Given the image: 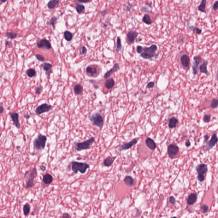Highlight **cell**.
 Here are the masks:
<instances>
[{
	"label": "cell",
	"mask_w": 218,
	"mask_h": 218,
	"mask_svg": "<svg viewBox=\"0 0 218 218\" xmlns=\"http://www.w3.org/2000/svg\"><path fill=\"white\" fill-rule=\"evenodd\" d=\"M157 50V47L155 44H152L150 47H144L140 56L143 59H150L155 56Z\"/></svg>",
	"instance_id": "6da1fadb"
},
{
	"label": "cell",
	"mask_w": 218,
	"mask_h": 218,
	"mask_svg": "<svg viewBox=\"0 0 218 218\" xmlns=\"http://www.w3.org/2000/svg\"><path fill=\"white\" fill-rule=\"evenodd\" d=\"M88 164L85 163L79 162L77 161H72V170L75 173H77L78 171L82 174L85 173L87 169L90 168Z\"/></svg>",
	"instance_id": "7a4b0ae2"
},
{
	"label": "cell",
	"mask_w": 218,
	"mask_h": 218,
	"mask_svg": "<svg viewBox=\"0 0 218 218\" xmlns=\"http://www.w3.org/2000/svg\"><path fill=\"white\" fill-rule=\"evenodd\" d=\"M47 138L45 135L39 134L38 137L33 141L34 148L36 150H41L44 149L46 146Z\"/></svg>",
	"instance_id": "3957f363"
},
{
	"label": "cell",
	"mask_w": 218,
	"mask_h": 218,
	"mask_svg": "<svg viewBox=\"0 0 218 218\" xmlns=\"http://www.w3.org/2000/svg\"><path fill=\"white\" fill-rule=\"evenodd\" d=\"M90 121L95 125L101 129L104 125V118L101 114L98 113H94L89 116Z\"/></svg>",
	"instance_id": "277c9868"
},
{
	"label": "cell",
	"mask_w": 218,
	"mask_h": 218,
	"mask_svg": "<svg viewBox=\"0 0 218 218\" xmlns=\"http://www.w3.org/2000/svg\"><path fill=\"white\" fill-rule=\"evenodd\" d=\"M95 141V138L92 137L89 138L88 140H86L84 142L77 143L76 145L75 149L78 151H81L83 150L89 149L92 144Z\"/></svg>",
	"instance_id": "5b68a950"
},
{
	"label": "cell",
	"mask_w": 218,
	"mask_h": 218,
	"mask_svg": "<svg viewBox=\"0 0 218 218\" xmlns=\"http://www.w3.org/2000/svg\"><path fill=\"white\" fill-rule=\"evenodd\" d=\"M196 170L198 173L197 177L198 180L200 182H202L205 180L204 174L208 171V166L205 164H200L196 167Z\"/></svg>",
	"instance_id": "8992f818"
},
{
	"label": "cell",
	"mask_w": 218,
	"mask_h": 218,
	"mask_svg": "<svg viewBox=\"0 0 218 218\" xmlns=\"http://www.w3.org/2000/svg\"><path fill=\"white\" fill-rule=\"evenodd\" d=\"M36 175H37V170L36 168L35 167L31 171L30 174L29 175V177L26 182V187H25L26 189L31 188L35 185L34 183V180L36 177Z\"/></svg>",
	"instance_id": "52a82bcc"
},
{
	"label": "cell",
	"mask_w": 218,
	"mask_h": 218,
	"mask_svg": "<svg viewBox=\"0 0 218 218\" xmlns=\"http://www.w3.org/2000/svg\"><path fill=\"white\" fill-rule=\"evenodd\" d=\"M52 109V107L47 103L42 104L36 109L35 113L37 115L41 114L43 113L48 112Z\"/></svg>",
	"instance_id": "ba28073f"
},
{
	"label": "cell",
	"mask_w": 218,
	"mask_h": 218,
	"mask_svg": "<svg viewBox=\"0 0 218 218\" xmlns=\"http://www.w3.org/2000/svg\"><path fill=\"white\" fill-rule=\"evenodd\" d=\"M137 142H138V140L136 138H134L129 142L125 143V144L122 145V146H121L119 148L118 150L119 151H125V150H128L129 148H130L133 145L136 144Z\"/></svg>",
	"instance_id": "9c48e42d"
},
{
	"label": "cell",
	"mask_w": 218,
	"mask_h": 218,
	"mask_svg": "<svg viewBox=\"0 0 218 218\" xmlns=\"http://www.w3.org/2000/svg\"><path fill=\"white\" fill-rule=\"evenodd\" d=\"M179 151V148L175 144H172L168 147L167 153L169 156L171 157L176 156Z\"/></svg>",
	"instance_id": "30bf717a"
},
{
	"label": "cell",
	"mask_w": 218,
	"mask_h": 218,
	"mask_svg": "<svg viewBox=\"0 0 218 218\" xmlns=\"http://www.w3.org/2000/svg\"><path fill=\"white\" fill-rule=\"evenodd\" d=\"M194 62L192 63V68L193 71V74L194 76L198 74V66L200 63V61L201 60V58L199 56H195L193 57Z\"/></svg>",
	"instance_id": "8fae6325"
},
{
	"label": "cell",
	"mask_w": 218,
	"mask_h": 218,
	"mask_svg": "<svg viewBox=\"0 0 218 218\" xmlns=\"http://www.w3.org/2000/svg\"><path fill=\"white\" fill-rule=\"evenodd\" d=\"M138 33L135 30H130L126 34V37L129 44H132L137 38Z\"/></svg>",
	"instance_id": "7c38bea8"
},
{
	"label": "cell",
	"mask_w": 218,
	"mask_h": 218,
	"mask_svg": "<svg viewBox=\"0 0 218 218\" xmlns=\"http://www.w3.org/2000/svg\"><path fill=\"white\" fill-rule=\"evenodd\" d=\"M37 47L39 48L50 50L51 48V45L48 40L46 39H42L38 42Z\"/></svg>",
	"instance_id": "4fadbf2b"
},
{
	"label": "cell",
	"mask_w": 218,
	"mask_h": 218,
	"mask_svg": "<svg viewBox=\"0 0 218 218\" xmlns=\"http://www.w3.org/2000/svg\"><path fill=\"white\" fill-rule=\"evenodd\" d=\"M217 141H218V138L217 137V134L214 133L212 135L211 140L207 141L206 143V146L208 149H211L213 148L214 146H215V144H217Z\"/></svg>",
	"instance_id": "5bb4252c"
},
{
	"label": "cell",
	"mask_w": 218,
	"mask_h": 218,
	"mask_svg": "<svg viewBox=\"0 0 218 218\" xmlns=\"http://www.w3.org/2000/svg\"><path fill=\"white\" fill-rule=\"evenodd\" d=\"M181 62L182 66L185 68L188 67L190 63V59L187 55H183L181 58Z\"/></svg>",
	"instance_id": "9a60e30c"
},
{
	"label": "cell",
	"mask_w": 218,
	"mask_h": 218,
	"mask_svg": "<svg viewBox=\"0 0 218 218\" xmlns=\"http://www.w3.org/2000/svg\"><path fill=\"white\" fill-rule=\"evenodd\" d=\"M11 117L12 119L14 124L15 126H16L18 129H19L20 127V123L19 121V116L18 113H13L11 114Z\"/></svg>",
	"instance_id": "2e32d148"
},
{
	"label": "cell",
	"mask_w": 218,
	"mask_h": 218,
	"mask_svg": "<svg viewBox=\"0 0 218 218\" xmlns=\"http://www.w3.org/2000/svg\"><path fill=\"white\" fill-rule=\"evenodd\" d=\"M120 69V66L119 63H116L114 65V66H113L112 69H110V70L108 71L106 73L105 75H104V78H107L109 77H110V76L111 75V74H113V72H116L118 71Z\"/></svg>",
	"instance_id": "e0dca14e"
},
{
	"label": "cell",
	"mask_w": 218,
	"mask_h": 218,
	"mask_svg": "<svg viewBox=\"0 0 218 218\" xmlns=\"http://www.w3.org/2000/svg\"><path fill=\"white\" fill-rule=\"evenodd\" d=\"M197 199V194L196 193H191L188 196L187 202L188 205H192L196 202Z\"/></svg>",
	"instance_id": "ac0fdd59"
},
{
	"label": "cell",
	"mask_w": 218,
	"mask_h": 218,
	"mask_svg": "<svg viewBox=\"0 0 218 218\" xmlns=\"http://www.w3.org/2000/svg\"><path fill=\"white\" fill-rule=\"evenodd\" d=\"M145 143H146V145L148 146V148L151 150H154L156 147V144L155 143V141H154V140H153L152 138H148L146 139V141H145Z\"/></svg>",
	"instance_id": "d6986e66"
},
{
	"label": "cell",
	"mask_w": 218,
	"mask_h": 218,
	"mask_svg": "<svg viewBox=\"0 0 218 218\" xmlns=\"http://www.w3.org/2000/svg\"><path fill=\"white\" fill-rule=\"evenodd\" d=\"M116 158V157H108L104 160L103 164L106 167H110L112 165L115 160Z\"/></svg>",
	"instance_id": "ffe728a7"
},
{
	"label": "cell",
	"mask_w": 218,
	"mask_h": 218,
	"mask_svg": "<svg viewBox=\"0 0 218 218\" xmlns=\"http://www.w3.org/2000/svg\"><path fill=\"white\" fill-rule=\"evenodd\" d=\"M43 181L46 185H50L53 182V176L50 174L47 173L43 176Z\"/></svg>",
	"instance_id": "44dd1931"
},
{
	"label": "cell",
	"mask_w": 218,
	"mask_h": 218,
	"mask_svg": "<svg viewBox=\"0 0 218 218\" xmlns=\"http://www.w3.org/2000/svg\"><path fill=\"white\" fill-rule=\"evenodd\" d=\"M124 181L126 185L128 186L132 187L135 184L134 179L130 176H126L124 179Z\"/></svg>",
	"instance_id": "7402d4cb"
},
{
	"label": "cell",
	"mask_w": 218,
	"mask_h": 218,
	"mask_svg": "<svg viewBox=\"0 0 218 218\" xmlns=\"http://www.w3.org/2000/svg\"><path fill=\"white\" fill-rule=\"evenodd\" d=\"M208 62L207 61H205L203 62V63L199 67V70L201 72L205 74H208V70L207 69V65H208Z\"/></svg>",
	"instance_id": "603a6c76"
},
{
	"label": "cell",
	"mask_w": 218,
	"mask_h": 218,
	"mask_svg": "<svg viewBox=\"0 0 218 218\" xmlns=\"http://www.w3.org/2000/svg\"><path fill=\"white\" fill-rule=\"evenodd\" d=\"M178 120L177 119L173 117L170 119L169 122V127L170 128H173L176 127L177 124L178 123Z\"/></svg>",
	"instance_id": "cb8c5ba5"
},
{
	"label": "cell",
	"mask_w": 218,
	"mask_h": 218,
	"mask_svg": "<svg viewBox=\"0 0 218 218\" xmlns=\"http://www.w3.org/2000/svg\"><path fill=\"white\" fill-rule=\"evenodd\" d=\"M114 81L112 78L109 79L106 81L105 83V87H106L107 89H108V90L111 89L112 88H113L114 87Z\"/></svg>",
	"instance_id": "d4e9b609"
},
{
	"label": "cell",
	"mask_w": 218,
	"mask_h": 218,
	"mask_svg": "<svg viewBox=\"0 0 218 218\" xmlns=\"http://www.w3.org/2000/svg\"><path fill=\"white\" fill-rule=\"evenodd\" d=\"M206 0H202L200 4L198 6V10L199 11L205 13H206Z\"/></svg>",
	"instance_id": "484cf974"
},
{
	"label": "cell",
	"mask_w": 218,
	"mask_h": 218,
	"mask_svg": "<svg viewBox=\"0 0 218 218\" xmlns=\"http://www.w3.org/2000/svg\"><path fill=\"white\" fill-rule=\"evenodd\" d=\"M142 21L145 24H148V25H151L153 22V21L151 18V17L148 14L144 15V16H143V18H142Z\"/></svg>",
	"instance_id": "4316f807"
},
{
	"label": "cell",
	"mask_w": 218,
	"mask_h": 218,
	"mask_svg": "<svg viewBox=\"0 0 218 218\" xmlns=\"http://www.w3.org/2000/svg\"><path fill=\"white\" fill-rule=\"evenodd\" d=\"M83 87L79 84L76 85L74 88V91L76 95L81 94L83 91Z\"/></svg>",
	"instance_id": "83f0119b"
},
{
	"label": "cell",
	"mask_w": 218,
	"mask_h": 218,
	"mask_svg": "<svg viewBox=\"0 0 218 218\" xmlns=\"http://www.w3.org/2000/svg\"><path fill=\"white\" fill-rule=\"evenodd\" d=\"M30 206L29 203H26L23 207V212L25 216H27L30 213Z\"/></svg>",
	"instance_id": "f1b7e54d"
},
{
	"label": "cell",
	"mask_w": 218,
	"mask_h": 218,
	"mask_svg": "<svg viewBox=\"0 0 218 218\" xmlns=\"http://www.w3.org/2000/svg\"><path fill=\"white\" fill-rule=\"evenodd\" d=\"M59 0H56L50 1L47 4L48 8L50 9L54 8L59 3Z\"/></svg>",
	"instance_id": "f546056e"
},
{
	"label": "cell",
	"mask_w": 218,
	"mask_h": 218,
	"mask_svg": "<svg viewBox=\"0 0 218 218\" xmlns=\"http://www.w3.org/2000/svg\"><path fill=\"white\" fill-rule=\"evenodd\" d=\"M87 72L91 74V75H94L97 73V69L95 68H92L91 66H88L86 69Z\"/></svg>",
	"instance_id": "4dcf8cb0"
},
{
	"label": "cell",
	"mask_w": 218,
	"mask_h": 218,
	"mask_svg": "<svg viewBox=\"0 0 218 218\" xmlns=\"http://www.w3.org/2000/svg\"><path fill=\"white\" fill-rule=\"evenodd\" d=\"M64 35L65 38L66 40V41H70L72 38V34L71 32L66 31L64 32Z\"/></svg>",
	"instance_id": "1f68e13d"
},
{
	"label": "cell",
	"mask_w": 218,
	"mask_h": 218,
	"mask_svg": "<svg viewBox=\"0 0 218 218\" xmlns=\"http://www.w3.org/2000/svg\"><path fill=\"white\" fill-rule=\"evenodd\" d=\"M122 42H121V40L119 37H118L117 38V43H116V51L117 52H119L121 50H122Z\"/></svg>",
	"instance_id": "d6a6232c"
},
{
	"label": "cell",
	"mask_w": 218,
	"mask_h": 218,
	"mask_svg": "<svg viewBox=\"0 0 218 218\" xmlns=\"http://www.w3.org/2000/svg\"><path fill=\"white\" fill-rule=\"evenodd\" d=\"M84 8L85 7L83 5L79 3H77L76 4V10L78 13H81L84 10Z\"/></svg>",
	"instance_id": "836d02e7"
},
{
	"label": "cell",
	"mask_w": 218,
	"mask_h": 218,
	"mask_svg": "<svg viewBox=\"0 0 218 218\" xmlns=\"http://www.w3.org/2000/svg\"><path fill=\"white\" fill-rule=\"evenodd\" d=\"M27 74L28 76L30 78L34 77L36 74V72L35 69H28L27 71Z\"/></svg>",
	"instance_id": "e575fe53"
},
{
	"label": "cell",
	"mask_w": 218,
	"mask_h": 218,
	"mask_svg": "<svg viewBox=\"0 0 218 218\" xmlns=\"http://www.w3.org/2000/svg\"><path fill=\"white\" fill-rule=\"evenodd\" d=\"M42 66L44 70L46 71V72H49L52 67V65L50 63H44V64H42Z\"/></svg>",
	"instance_id": "d590c367"
},
{
	"label": "cell",
	"mask_w": 218,
	"mask_h": 218,
	"mask_svg": "<svg viewBox=\"0 0 218 218\" xmlns=\"http://www.w3.org/2000/svg\"><path fill=\"white\" fill-rule=\"evenodd\" d=\"M218 101L216 98H214L211 103V107L213 108H216L218 107Z\"/></svg>",
	"instance_id": "8d00e7d4"
},
{
	"label": "cell",
	"mask_w": 218,
	"mask_h": 218,
	"mask_svg": "<svg viewBox=\"0 0 218 218\" xmlns=\"http://www.w3.org/2000/svg\"><path fill=\"white\" fill-rule=\"evenodd\" d=\"M6 35L7 36L8 38H9L14 39L16 37L17 34L15 32H9L6 33Z\"/></svg>",
	"instance_id": "74e56055"
},
{
	"label": "cell",
	"mask_w": 218,
	"mask_h": 218,
	"mask_svg": "<svg viewBox=\"0 0 218 218\" xmlns=\"http://www.w3.org/2000/svg\"><path fill=\"white\" fill-rule=\"evenodd\" d=\"M200 208H201V210L202 211V212L203 213H205L208 212V211L209 207L207 205H205V204H202L200 207Z\"/></svg>",
	"instance_id": "f35d334b"
},
{
	"label": "cell",
	"mask_w": 218,
	"mask_h": 218,
	"mask_svg": "<svg viewBox=\"0 0 218 218\" xmlns=\"http://www.w3.org/2000/svg\"><path fill=\"white\" fill-rule=\"evenodd\" d=\"M56 21H57V18H56V17H53L51 18V19L50 20V21L47 22V24L52 25L53 26H54L55 24Z\"/></svg>",
	"instance_id": "ab89813d"
},
{
	"label": "cell",
	"mask_w": 218,
	"mask_h": 218,
	"mask_svg": "<svg viewBox=\"0 0 218 218\" xmlns=\"http://www.w3.org/2000/svg\"><path fill=\"white\" fill-rule=\"evenodd\" d=\"M211 116L209 115H206L203 117V121L205 122H209L211 121Z\"/></svg>",
	"instance_id": "60d3db41"
},
{
	"label": "cell",
	"mask_w": 218,
	"mask_h": 218,
	"mask_svg": "<svg viewBox=\"0 0 218 218\" xmlns=\"http://www.w3.org/2000/svg\"><path fill=\"white\" fill-rule=\"evenodd\" d=\"M35 57H36V58H37L38 60L40 61H41V62H44V60H45L44 56H43L41 54L36 55Z\"/></svg>",
	"instance_id": "b9f144b4"
},
{
	"label": "cell",
	"mask_w": 218,
	"mask_h": 218,
	"mask_svg": "<svg viewBox=\"0 0 218 218\" xmlns=\"http://www.w3.org/2000/svg\"><path fill=\"white\" fill-rule=\"evenodd\" d=\"M193 27V30H194V31H195L196 33L197 34L199 35L201 33H202V30L201 29H200V28H199L198 27Z\"/></svg>",
	"instance_id": "7bdbcfd3"
},
{
	"label": "cell",
	"mask_w": 218,
	"mask_h": 218,
	"mask_svg": "<svg viewBox=\"0 0 218 218\" xmlns=\"http://www.w3.org/2000/svg\"><path fill=\"white\" fill-rule=\"evenodd\" d=\"M136 52L138 54H141L143 51V47L141 46H137L136 48Z\"/></svg>",
	"instance_id": "ee69618b"
},
{
	"label": "cell",
	"mask_w": 218,
	"mask_h": 218,
	"mask_svg": "<svg viewBox=\"0 0 218 218\" xmlns=\"http://www.w3.org/2000/svg\"><path fill=\"white\" fill-rule=\"evenodd\" d=\"M154 85H155L154 82H153V81H151V82H150L148 83V84L147 85V87L148 88H149V89L152 88H153L154 87Z\"/></svg>",
	"instance_id": "f6af8a7d"
},
{
	"label": "cell",
	"mask_w": 218,
	"mask_h": 218,
	"mask_svg": "<svg viewBox=\"0 0 218 218\" xmlns=\"http://www.w3.org/2000/svg\"><path fill=\"white\" fill-rule=\"evenodd\" d=\"M176 199L173 196H170V197L169 198V202L172 204H173V205L175 204V203L176 202Z\"/></svg>",
	"instance_id": "bcb514c9"
},
{
	"label": "cell",
	"mask_w": 218,
	"mask_h": 218,
	"mask_svg": "<svg viewBox=\"0 0 218 218\" xmlns=\"http://www.w3.org/2000/svg\"><path fill=\"white\" fill-rule=\"evenodd\" d=\"M42 90V87L41 86H39L38 87L37 89H36V91H35V93L36 94H40L41 93V91Z\"/></svg>",
	"instance_id": "7dc6e473"
},
{
	"label": "cell",
	"mask_w": 218,
	"mask_h": 218,
	"mask_svg": "<svg viewBox=\"0 0 218 218\" xmlns=\"http://www.w3.org/2000/svg\"><path fill=\"white\" fill-rule=\"evenodd\" d=\"M213 9L214 11H217L218 9V1L215 2L213 7Z\"/></svg>",
	"instance_id": "c3c4849f"
},
{
	"label": "cell",
	"mask_w": 218,
	"mask_h": 218,
	"mask_svg": "<svg viewBox=\"0 0 218 218\" xmlns=\"http://www.w3.org/2000/svg\"><path fill=\"white\" fill-rule=\"evenodd\" d=\"M132 7H133V5L132 4H131V3H129L128 5L126 6V10L130 11V10L131 9H132Z\"/></svg>",
	"instance_id": "681fc988"
},
{
	"label": "cell",
	"mask_w": 218,
	"mask_h": 218,
	"mask_svg": "<svg viewBox=\"0 0 218 218\" xmlns=\"http://www.w3.org/2000/svg\"><path fill=\"white\" fill-rule=\"evenodd\" d=\"M87 52V50L86 47H82V51H81V54H86Z\"/></svg>",
	"instance_id": "f907efd6"
},
{
	"label": "cell",
	"mask_w": 218,
	"mask_h": 218,
	"mask_svg": "<svg viewBox=\"0 0 218 218\" xmlns=\"http://www.w3.org/2000/svg\"><path fill=\"white\" fill-rule=\"evenodd\" d=\"M62 218H71V217L69 214L65 213L63 214Z\"/></svg>",
	"instance_id": "816d5d0a"
},
{
	"label": "cell",
	"mask_w": 218,
	"mask_h": 218,
	"mask_svg": "<svg viewBox=\"0 0 218 218\" xmlns=\"http://www.w3.org/2000/svg\"><path fill=\"white\" fill-rule=\"evenodd\" d=\"M40 169H41V170L43 171H45L46 170V167L45 166L41 165L40 166Z\"/></svg>",
	"instance_id": "f5cc1de1"
},
{
	"label": "cell",
	"mask_w": 218,
	"mask_h": 218,
	"mask_svg": "<svg viewBox=\"0 0 218 218\" xmlns=\"http://www.w3.org/2000/svg\"><path fill=\"white\" fill-rule=\"evenodd\" d=\"M185 145H186V146L187 147H189L190 146V142H189V140L186 141L185 142Z\"/></svg>",
	"instance_id": "db71d44e"
},
{
	"label": "cell",
	"mask_w": 218,
	"mask_h": 218,
	"mask_svg": "<svg viewBox=\"0 0 218 218\" xmlns=\"http://www.w3.org/2000/svg\"><path fill=\"white\" fill-rule=\"evenodd\" d=\"M3 111H4V108L2 106L0 105V114L3 113Z\"/></svg>",
	"instance_id": "11a10c76"
},
{
	"label": "cell",
	"mask_w": 218,
	"mask_h": 218,
	"mask_svg": "<svg viewBox=\"0 0 218 218\" xmlns=\"http://www.w3.org/2000/svg\"><path fill=\"white\" fill-rule=\"evenodd\" d=\"M79 1L81 2V3H87V2H88L90 1L89 0H87V1H80V0H79Z\"/></svg>",
	"instance_id": "9f6ffc18"
},
{
	"label": "cell",
	"mask_w": 218,
	"mask_h": 218,
	"mask_svg": "<svg viewBox=\"0 0 218 218\" xmlns=\"http://www.w3.org/2000/svg\"><path fill=\"white\" fill-rule=\"evenodd\" d=\"M204 137H205V140H206L208 139V135H205V136H204Z\"/></svg>",
	"instance_id": "6f0895ef"
},
{
	"label": "cell",
	"mask_w": 218,
	"mask_h": 218,
	"mask_svg": "<svg viewBox=\"0 0 218 218\" xmlns=\"http://www.w3.org/2000/svg\"><path fill=\"white\" fill-rule=\"evenodd\" d=\"M177 218V217H172V218Z\"/></svg>",
	"instance_id": "680465c9"
},
{
	"label": "cell",
	"mask_w": 218,
	"mask_h": 218,
	"mask_svg": "<svg viewBox=\"0 0 218 218\" xmlns=\"http://www.w3.org/2000/svg\"><path fill=\"white\" fill-rule=\"evenodd\" d=\"M84 218V217H83V218Z\"/></svg>",
	"instance_id": "91938a15"
}]
</instances>
